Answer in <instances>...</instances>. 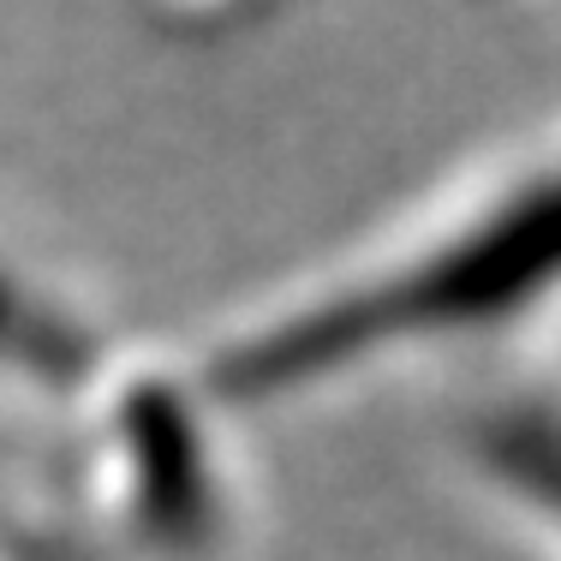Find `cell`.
<instances>
[{
  "label": "cell",
  "mask_w": 561,
  "mask_h": 561,
  "mask_svg": "<svg viewBox=\"0 0 561 561\" xmlns=\"http://www.w3.org/2000/svg\"><path fill=\"white\" fill-rule=\"evenodd\" d=\"M561 305V138L472 192L448 197L431 221L407 227L389 257L353 263L305 293L299 311L233 335L216 358V389L263 400L280 389L358 370L377 358L431 353L466 335H496Z\"/></svg>",
  "instance_id": "cell-1"
}]
</instances>
